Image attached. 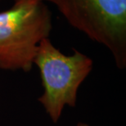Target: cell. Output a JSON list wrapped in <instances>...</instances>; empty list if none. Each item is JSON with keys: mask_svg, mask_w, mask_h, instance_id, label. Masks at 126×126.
<instances>
[{"mask_svg": "<svg viewBox=\"0 0 126 126\" xmlns=\"http://www.w3.org/2000/svg\"><path fill=\"white\" fill-rule=\"evenodd\" d=\"M52 14L42 0H15L0 12V69L31 71L38 47L52 31Z\"/></svg>", "mask_w": 126, "mask_h": 126, "instance_id": "obj_1", "label": "cell"}, {"mask_svg": "<svg viewBox=\"0 0 126 126\" xmlns=\"http://www.w3.org/2000/svg\"><path fill=\"white\" fill-rule=\"evenodd\" d=\"M1 1H2V0H0V2H1Z\"/></svg>", "mask_w": 126, "mask_h": 126, "instance_id": "obj_5", "label": "cell"}, {"mask_svg": "<svg viewBox=\"0 0 126 126\" xmlns=\"http://www.w3.org/2000/svg\"><path fill=\"white\" fill-rule=\"evenodd\" d=\"M34 64L39 69L44 88L38 101L57 123L65 105H76L78 89L92 71L93 60L76 49L66 56L47 38L39 43Z\"/></svg>", "mask_w": 126, "mask_h": 126, "instance_id": "obj_2", "label": "cell"}, {"mask_svg": "<svg viewBox=\"0 0 126 126\" xmlns=\"http://www.w3.org/2000/svg\"><path fill=\"white\" fill-rule=\"evenodd\" d=\"M77 126H89V125L84 124V123H79V124L77 125Z\"/></svg>", "mask_w": 126, "mask_h": 126, "instance_id": "obj_4", "label": "cell"}, {"mask_svg": "<svg viewBox=\"0 0 126 126\" xmlns=\"http://www.w3.org/2000/svg\"><path fill=\"white\" fill-rule=\"evenodd\" d=\"M57 7L67 22L107 47L120 69L126 66V0H42Z\"/></svg>", "mask_w": 126, "mask_h": 126, "instance_id": "obj_3", "label": "cell"}]
</instances>
